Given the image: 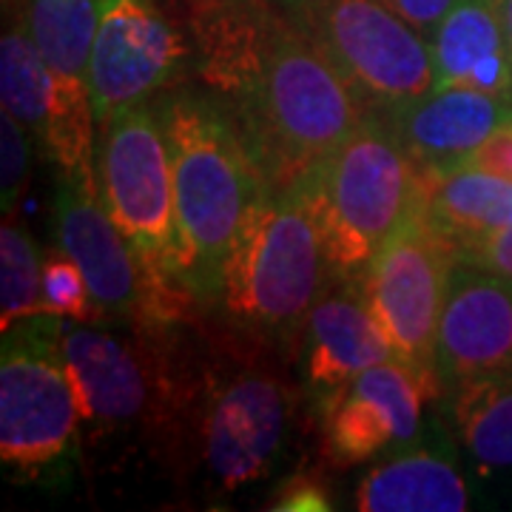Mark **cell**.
Here are the masks:
<instances>
[{
  "label": "cell",
  "instance_id": "cell-1",
  "mask_svg": "<svg viewBox=\"0 0 512 512\" xmlns=\"http://www.w3.org/2000/svg\"><path fill=\"white\" fill-rule=\"evenodd\" d=\"M194 60L231 111L262 180L288 188L345 143L365 111L274 0H188Z\"/></svg>",
  "mask_w": 512,
  "mask_h": 512
},
{
  "label": "cell",
  "instance_id": "cell-2",
  "mask_svg": "<svg viewBox=\"0 0 512 512\" xmlns=\"http://www.w3.org/2000/svg\"><path fill=\"white\" fill-rule=\"evenodd\" d=\"M180 362L165 436L217 493L271 476L291 436L293 396L259 350L228 348L188 370Z\"/></svg>",
  "mask_w": 512,
  "mask_h": 512
},
{
  "label": "cell",
  "instance_id": "cell-3",
  "mask_svg": "<svg viewBox=\"0 0 512 512\" xmlns=\"http://www.w3.org/2000/svg\"><path fill=\"white\" fill-rule=\"evenodd\" d=\"M154 106L174 174L183 285L194 302L214 305L222 265L265 180L217 94L177 89Z\"/></svg>",
  "mask_w": 512,
  "mask_h": 512
},
{
  "label": "cell",
  "instance_id": "cell-4",
  "mask_svg": "<svg viewBox=\"0 0 512 512\" xmlns=\"http://www.w3.org/2000/svg\"><path fill=\"white\" fill-rule=\"evenodd\" d=\"M322 234L302 185H262L222 265L214 305L251 339L291 336L328 288Z\"/></svg>",
  "mask_w": 512,
  "mask_h": 512
},
{
  "label": "cell",
  "instance_id": "cell-5",
  "mask_svg": "<svg viewBox=\"0 0 512 512\" xmlns=\"http://www.w3.org/2000/svg\"><path fill=\"white\" fill-rule=\"evenodd\" d=\"M299 185L322 234L330 282H359L421 205L424 171L384 117L365 114Z\"/></svg>",
  "mask_w": 512,
  "mask_h": 512
},
{
  "label": "cell",
  "instance_id": "cell-6",
  "mask_svg": "<svg viewBox=\"0 0 512 512\" xmlns=\"http://www.w3.org/2000/svg\"><path fill=\"white\" fill-rule=\"evenodd\" d=\"M97 180L151 282L157 322L171 328L197 302L183 285L174 174L154 103L120 111L97 131Z\"/></svg>",
  "mask_w": 512,
  "mask_h": 512
},
{
  "label": "cell",
  "instance_id": "cell-7",
  "mask_svg": "<svg viewBox=\"0 0 512 512\" xmlns=\"http://www.w3.org/2000/svg\"><path fill=\"white\" fill-rule=\"evenodd\" d=\"M325 55L365 114L387 117L433 92L430 43L382 0H274Z\"/></svg>",
  "mask_w": 512,
  "mask_h": 512
},
{
  "label": "cell",
  "instance_id": "cell-8",
  "mask_svg": "<svg viewBox=\"0 0 512 512\" xmlns=\"http://www.w3.org/2000/svg\"><path fill=\"white\" fill-rule=\"evenodd\" d=\"M57 316L3 330L0 461L20 476L57 470L74 447L80 404L60 350Z\"/></svg>",
  "mask_w": 512,
  "mask_h": 512
},
{
  "label": "cell",
  "instance_id": "cell-9",
  "mask_svg": "<svg viewBox=\"0 0 512 512\" xmlns=\"http://www.w3.org/2000/svg\"><path fill=\"white\" fill-rule=\"evenodd\" d=\"M168 328L137 336L60 322V350L72 376L80 421L94 433H126L143 424L165 433L180 379V359L165 350Z\"/></svg>",
  "mask_w": 512,
  "mask_h": 512
},
{
  "label": "cell",
  "instance_id": "cell-10",
  "mask_svg": "<svg viewBox=\"0 0 512 512\" xmlns=\"http://www.w3.org/2000/svg\"><path fill=\"white\" fill-rule=\"evenodd\" d=\"M456 259V251L430 228L419 205L356 282L393 356L419 373L433 399L444 390L436 367V342Z\"/></svg>",
  "mask_w": 512,
  "mask_h": 512
},
{
  "label": "cell",
  "instance_id": "cell-11",
  "mask_svg": "<svg viewBox=\"0 0 512 512\" xmlns=\"http://www.w3.org/2000/svg\"><path fill=\"white\" fill-rule=\"evenodd\" d=\"M103 0H32L26 26L49 72V123L43 148L60 174L97 168L92 49Z\"/></svg>",
  "mask_w": 512,
  "mask_h": 512
},
{
  "label": "cell",
  "instance_id": "cell-12",
  "mask_svg": "<svg viewBox=\"0 0 512 512\" xmlns=\"http://www.w3.org/2000/svg\"><path fill=\"white\" fill-rule=\"evenodd\" d=\"M55 234L60 251L72 256L86 276L97 316L137 328H163L146 271L103 202L97 168L60 174Z\"/></svg>",
  "mask_w": 512,
  "mask_h": 512
},
{
  "label": "cell",
  "instance_id": "cell-13",
  "mask_svg": "<svg viewBox=\"0 0 512 512\" xmlns=\"http://www.w3.org/2000/svg\"><path fill=\"white\" fill-rule=\"evenodd\" d=\"M185 57L188 46L157 0H103L92 49L97 131L120 111L151 103L183 72Z\"/></svg>",
  "mask_w": 512,
  "mask_h": 512
},
{
  "label": "cell",
  "instance_id": "cell-14",
  "mask_svg": "<svg viewBox=\"0 0 512 512\" xmlns=\"http://www.w3.org/2000/svg\"><path fill=\"white\" fill-rule=\"evenodd\" d=\"M430 387L399 359L367 367L316 407L325 456L353 467L416 444Z\"/></svg>",
  "mask_w": 512,
  "mask_h": 512
},
{
  "label": "cell",
  "instance_id": "cell-15",
  "mask_svg": "<svg viewBox=\"0 0 512 512\" xmlns=\"http://www.w3.org/2000/svg\"><path fill=\"white\" fill-rule=\"evenodd\" d=\"M441 387L470 379H512V279L456 259L439 319Z\"/></svg>",
  "mask_w": 512,
  "mask_h": 512
},
{
  "label": "cell",
  "instance_id": "cell-16",
  "mask_svg": "<svg viewBox=\"0 0 512 512\" xmlns=\"http://www.w3.org/2000/svg\"><path fill=\"white\" fill-rule=\"evenodd\" d=\"M333 285L336 288H325L302 322L299 370L313 407H319L330 393L367 367L396 359L376 316L365 305L359 285Z\"/></svg>",
  "mask_w": 512,
  "mask_h": 512
},
{
  "label": "cell",
  "instance_id": "cell-17",
  "mask_svg": "<svg viewBox=\"0 0 512 512\" xmlns=\"http://www.w3.org/2000/svg\"><path fill=\"white\" fill-rule=\"evenodd\" d=\"M421 171L453 168L470 160L495 128L512 120V100L476 89H433L384 117Z\"/></svg>",
  "mask_w": 512,
  "mask_h": 512
},
{
  "label": "cell",
  "instance_id": "cell-18",
  "mask_svg": "<svg viewBox=\"0 0 512 512\" xmlns=\"http://www.w3.org/2000/svg\"><path fill=\"white\" fill-rule=\"evenodd\" d=\"M433 89H476L512 100V49L498 0H458L427 37Z\"/></svg>",
  "mask_w": 512,
  "mask_h": 512
},
{
  "label": "cell",
  "instance_id": "cell-19",
  "mask_svg": "<svg viewBox=\"0 0 512 512\" xmlns=\"http://www.w3.org/2000/svg\"><path fill=\"white\" fill-rule=\"evenodd\" d=\"M353 501L362 512H464L470 490L453 458L416 441L376 458Z\"/></svg>",
  "mask_w": 512,
  "mask_h": 512
},
{
  "label": "cell",
  "instance_id": "cell-20",
  "mask_svg": "<svg viewBox=\"0 0 512 512\" xmlns=\"http://www.w3.org/2000/svg\"><path fill=\"white\" fill-rule=\"evenodd\" d=\"M421 214L456 256L512 222V180L470 163L424 171Z\"/></svg>",
  "mask_w": 512,
  "mask_h": 512
},
{
  "label": "cell",
  "instance_id": "cell-21",
  "mask_svg": "<svg viewBox=\"0 0 512 512\" xmlns=\"http://www.w3.org/2000/svg\"><path fill=\"white\" fill-rule=\"evenodd\" d=\"M453 424L481 470H512V379H470L450 390Z\"/></svg>",
  "mask_w": 512,
  "mask_h": 512
},
{
  "label": "cell",
  "instance_id": "cell-22",
  "mask_svg": "<svg viewBox=\"0 0 512 512\" xmlns=\"http://www.w3.org/2000/svg\"><path fill=\"white\" fill-rule=\"evenodd\" d=\"M0 100L3 111L43 143L49 123V72L26 23L9 29L0 40Z\"/></svg>",
  "mask_w": 512,
  "mask_h": 512
},
{
  "label": "cell",
  "instance_id": "cell-23",
  "mask_svg": "<svg viewBox=\"0 0 512 512\" xmlns=\"http://www.w3.org/2000/svg\"><path fill=\"white\" fill-rule=\"evenodd\" d=\"M40 279L43 259L37 242L20 222L0 228V325L15 328L40 316Z\"/></svg>",
  "mask_w": 512,
  "mask_h": 512
},
{
  "label": "cell",
  "instance_id": "cell-24",
  "mask_svg": "<svg viewBox=\"0 0 512 512\" xmlns=\"http://www.w3.org/2000/svg\"><path fill=\"white\" fill-rule=\"evenodd\" d=\"M40 311L66 322H89L97 316L92 291L83 271L72 256L57 251L43 259V279H40Z\"/></svg>",
  "mask_w": 512,
  "mask_h": 512
},
{
  "label": "cell",
  "instance_id": "cell-25",
  "mask_svg": "<svg viewBox=\"0 0 512 512\" xmlns=\"http://www.w3.org/2000/svg\"><path fill=\"white\" fill-rule=\"evenodd\" d=\"M32 165V134L9 111L0 114V197L3 214L18 208L20 194L29 180Z\"/></svg>",
  "mask_w": 512,
  "mask_h": 512
},
{
  "label": "cell",
  "instance_id": "cell-26",
  "mask_svg": "<svg viewBox=\"0 0 512 512\" xmlns=\"http://www.w3.org/2000/svg\"><path fill=\"white\" fill-rule=\"evenodd\" d=\"M271 510L285 512H322L330 510L328 490L311 476H291L276 490Z\"/></svg>",
  "mask_w": 512,
  "mask_h": 512
},
{
  "label": "cell",
  "instance_id": "cell-27",
  "mask_svg": "<svg viewBox=\"0 0 512 512\" xmlns=\"http://www.w3.org/2000/svg\"><path fill=\"white\" fill-rule=\"evenodd\" d=\"M458 259H467V262H476L481 268L493 271L512 279V222L493 231L490 237L478 239L470 248H464Z\"/></svg>",
  "mask_w": 512,
  "mask_h": 512
},
{
  "label": "cell",
  "instance_id": "cell-28",
  "mask_svg": "<svg viewBox=\"0 0 512 512\" xmlns=\"http://www.w3.org/2000/svg\"><path fill=\"white\" fill-rule=\"evenodd\" d=\"M382 3L407 26H413L421 37H430L458 0H382Z\"/></svg>",
  "mask_w": 512,
  "mask_h": 512
},
{
  "label": "cell",
  "instance_id": "cell-29",
  "mask_svg": "<svg viewBox=\"0 0 512 512\" xmlns=\"http://www.w3.org/2000/svg\"><path fill=\"white\" fill-rule=\"evenodd\" d=\"M470 165H478L490 174H498L504 180H512V120L495 128L493 134L470 154Z\"/></svg>",
  "mask_w": 512,
  "mask_h": 512
},
{
  "label": "cell",
  "instance_id": "cell-30",
  "mask_svg": "<svg viewBox=\"0 0 512 512\" xmlns=\"http://www.w3.org/2000/svg\"><path fill=\"white\" fill-rule=\"evenodd\" d=\"M498 12H501V23H504V32H507L512 49V0H498Z\"/></svg>",
  "mask_w": 512,
  "mask_h": 512
},
{
  "label": "cell",
  "instance_id": "cell-31",
  "mask_svg": "<svg viewBox=\"0 0 512 512\" xmlns=\"http://www.w3.org/2000/svg\"><path fill=\"white\" fill-rule=\"evenodd\" d=\"M180 3H188V0H180Z\"/></svg>",
  "mask_w": 512,
  "mask_h": 512
}]
</instances>
